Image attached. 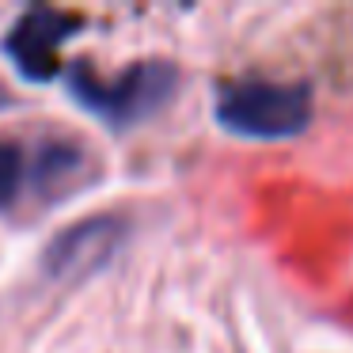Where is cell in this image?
Here are the masks:
<instances>
[{
	"label": "cell",
	"instance_id": "cell-1",
	"mask_svg": "<svg viewBox=\"0 0 353 353\" xmlns=\"http://www.w3.org/2000/svg\"><path fill=\"white\" fill-rule=\"evenodd\" d=\"M69 95L95 114L107 130H130V125L148 122L171 103L179 88V69L163 57H145V61L122 69L118 77H99L88 61H72L65 72Z\"/></svg>",
	"mask_w": 353,
	"mask_h": 353
},
{
	"label": "cell",
	"instance_id": "cell-2",
	"mask_svg": "<svg viewBox=\"0 0 353 353\" xmlns=\"http://www.w3.org/2000/svg\"><path fill=\"white\" fill-rule=\"evenodd\" d=\"M213 118L232 137L285 141L307 130V122H312V92H307V84L239 80V84L216 88Z\"/></svg>",
	"mask_w": 353,
	"mask_h": 353
},
{
	"label": "cell",
	"instance_id": "cell-3",
	"mask_svg": "<svg viewBox=\"0 0 353 353\" xmlns=\"http://www.w3.org/2000/svg\"><path fill=\"white\" fill-rule=\"evenodd\" d=\"M130 236V216L122 213H92L54 232L42 251V270L50 281H80L103 270Z\"/></svg>",
	"mask_w": 353,
	"mask_h": 353
},
{
	"label": "cell",
	"instance_id": "cell-4",
	"mask_svg": "<svg viewBox=\"0 0 353 353\" xmlns=\"http://www.w3.org/2000/svg\"><path fill=\"white\" fill-rule=\"evenodd\" d=\"M80 27V19L72 12L61 8H46V4H34L27 8L16 23L4 34V54L12 57L16 72L31 84H42V80H54L57 72V54H61L65 39H72Z\"/></svg>",
	"mask_w": 353,
	"mask_h": 353
},
{
	"label": "cell",
	"instance_id": "cell-5",
	"mask_svg": "<svg viewBox=\"0 0 353 353\" xmlns=\"http://www.w3.org/2000/svg\"><path fill=\"white\" fill-rule=\"evenodd\" d=\"M84 168V148L72 145V141L61 137H50L34 148V160H31V186L42 194V198H54L61 194L65 186H72V179L80 175Z\"/></svg>",
	"mask_w": 353,
	"mask_h": 353
},
{
	"label": "cell",
	"instance_id": "cell-6",
	"mask_svg": "<svg viewBox=\"0 0 353 353\" xmlns=\"http://www.w3.org/2000/svg\"><path fill=\"white\" fill-rule=\"evenodd\" d=\"M27 186H31V160L23 145L0 137V213H8Z\"/></svg>",
	"mask_w": 353,
	"mask_h": 353
},
{
	"label": "cell",
	"instance_id": "cell-7",
	"mask_svg": "<svg viewBox=\"0 0 353 353\" xmlns=\"http://www.w3.org/2000/svg\"><path fill=\"white\" fill-rule=\"evenodd\" d=\"M0 107H8V95H0Z\"/></svg>",
	"mask_w": 353,
	"mask_h": 353
}]
</instances>
